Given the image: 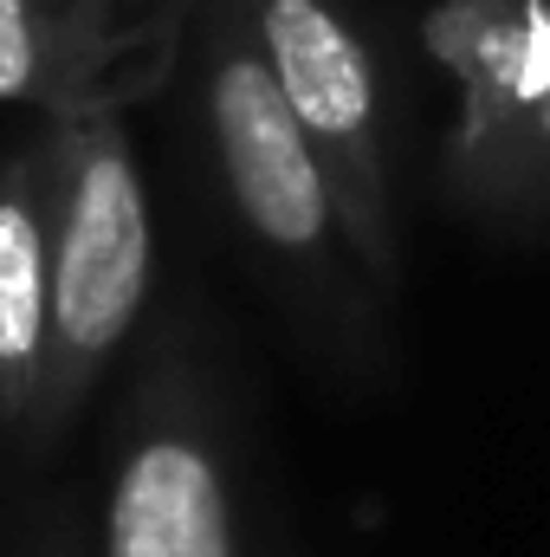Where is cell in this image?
<instances>
[{"instance_id": "cell-6", "label": "cell", "mask_w": 550, "mask_h": 557, "mask_svg": "<svg viewBox=\"0 0 550 557\" xmlns=\"http://www.w3.org/2000/svg\"><path fill=\"white\" fill-rule=\"evenodd\" d=\"M46 78V39L33 0H0V104L33 98Z\"/></svg>"}, {"instance_id": "cell-7", "label": "cell", "mask_w": 550, "mask_h": 557, "mask_svg": "<svg viewBox=\"0 0 550 557\" xmlns=\"http://www.w3.org/2000/svg\"><path fill=\"white\" fill-rule=\"evenodd\" d=\"M532 131H538V143L550 149V91L538 98V104H532Z\"/></svg>"}, {"instance_id": "cell-5", "label": "cell", "mask_w": 550, "mask_h": 557, "mask_svg": "<svg viewBox=\"0 0 550 557\" xmlns=\"http://www.w3.org/2000/svg\"><path fill=\"white\" fill-rule=\"evenodd\" d=\"M104 557H234L227 480L195 428H149L124 447L104 499Z\"/></svg>"}, {"instance_id": "cell-1", "label": "cell", "mask_w": 550, "mask_h": 557, "mask_svg": "<svg viewBox=\"0 0 550 557\" xmlns=\"http://www.w3.org/2000/svg\"><path fill=\"white\" fill-rule=\"evenodd\" d=\"M59 143H65V182H59V227H52V337H46V383L26 428V454L65 441L111 350L130 337L155 267L149 188L130 143L111 124L65 131Z\"/></svg>"}, {"instance_id": "cell-3", "label": "cell", "mask_w": 550, "mask_h": 557, "mask_svg": "<svg viewBox=\"0 0 550 557\" xmlns=\"http://www.w3.org/2000/svg\"><path fill=\"white\" fill-rule=\"evenodd\" d=\"M208 117H214L227 195L247 214V227L273 253L311 260L337 227V195L278 91L273 65L247 46H221L214 78H208Z\"/></svg>"}, {"instance_id": "cell-8", "label": "cell", "mask_w": 550, "mask_h": 557, "mask_svg": "<svg viewBox=\"0 0 550 557\" xmlns=\"http://www.w3.org/2000/svg\"><path fill=\"white\" fill-rule=\"evenodd\" d=\"M33 557H65V552H33Z\"/></svg>"}, {"instance_id": "cell-4", "label": "cell", "mask_w": 550, "mask_h": 557, "mask_svg": "<svg viewBox=\"0 0 550 557\" xmlns=\"http://www.w3.org/2000/svg\"><path fill=\"white\" fill-rule=\"evenodd\" d=\"M65 143L20 149L0 169V454L26 447L52 337V227Z\"/></svg>"}, {"instance_id": "cell-2", "label": "cell", "mask_w": 550, "mask_h": 557, "mask_svg": "<svg viewBox=\"0 0 550 557\" xmlns=\"http://www.w3.org/2000/svg\"><path fill=\"white\" fill-rule=\"evenodd\" d=\"M260 13V59L273 65L278 91L311 137L330 195L343 208L350 240L363 247L370 273L389 278V214H383V156H376V72L357 33L324 0H253Z\"/></svg>"}]
</instances>
